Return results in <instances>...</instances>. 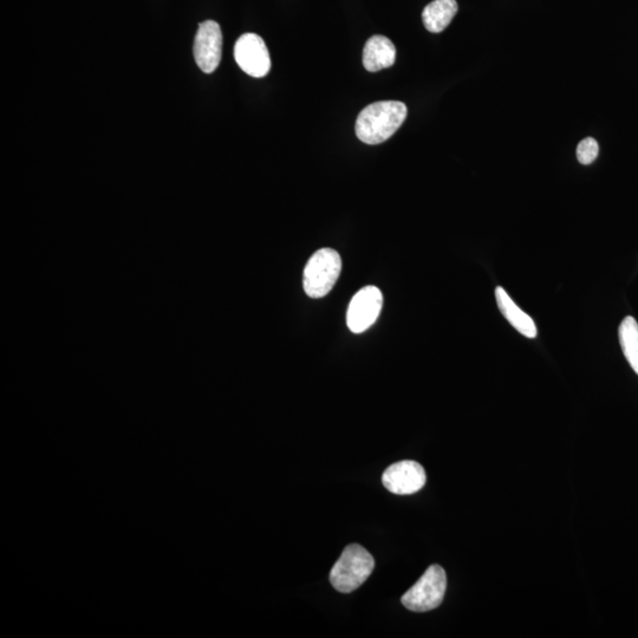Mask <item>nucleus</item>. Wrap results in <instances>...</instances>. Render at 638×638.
<instances>
[{
  "label": "nucleus",
  "instance_id": "1",
  "mask_svg": "<svg viewBox=\"0 0 638 638\" xmlns=\"http://www.w3.org/2000/svg\"><path fill=\"white\" fill-rule=\"evenodd\" d=\"M408 109L399 101H381L364 108L357 117V138L367 145L389 140L406 121Z\"/></svg>",
  "mask_w": 638,
  "mask_h": 638
},
{
  "label": "nucleus",
  "instance_id": "2",
  "mask_svg": "<svg viewBox=\"0 0 638 638\" xmlns=\"http://www.w3.org/2000/svg\"><path fill=\"white\" fill-rule=\"evenodd\" d=\"M374 569V557L363 546L351 544L331 569L330 582L337 591L350 594L366 583Z\"/></svg>",
  "mask_w": 638,
  "mask_h": 638
},
{
  "label": "nucleus",
  "instance_id": "3",
  "mask_svg": "<svg viewBox=\"0 0 638 638\" xmlns=\"http://www.w3.org/2000/svg\"><path fill=\"white\" fill-rule=\"evenodd\" d=\"M342 271V259L332 249H322L312 256L304 270V290L311 298H323L334 288Z\"/></svg>",
  "mask_w": 638,
  "mask_h": 638
},
{
  "label": "nucleus",
  "instance_id": "4",
  "mask_svg": "<svg viewBox=\"0 0 638 638\" xmlns=\"http://www.w3.org/2000/svg\"><path fill=\"white\" fill-rule=\"evenodd\" d=\"M447 589L446 571L440 565L429 566L425 574L415 583L401 602L414 613H427V611L439 608L444 602Z\"/></svg>",
  "mask_w": 638,
  "mask_h": 638
},
{
  "label": "nucleus",
  "instance_id": "5",
  "mask_svg": "<svg viewBox=\"0 0 638 638\" xmlns=\"http://www.w3.org/2000/svg\"><path fill=\"white\" fill-rule=\"evenodd\" d=\"M234 58L245 74L265 77L271 70V58L264 39L256 34H245L234 45Z\"/></svg>",
  "mask_w": 638,
  "mask_h": 638
},
{
  "label": "nucleus",
  "instance_id": "6",
  "mask_svg": "<svg viewBox=\"0 0 638 638\" xmlns=\"http://www.w3.org/2000/svg\"><path fill=\"white\" fill-rule=\"evenodd\" d=\"M383 305L382 292L375 286H367L351 299L347 323L351 332L362 334L379 318Z\"/></svg>",
  "mask_w": 638,
  "mask_h": 638
},
{
  "label": "nucleus",
  "instance_id": "7",
  "mask_svg": "<svg viewBox=\"0 0 638 638\" xmlns=\"http://www.w3.org/2000/svg\"><path fill=\"white\" fill-rule=\"evenodd\" d=\"M223 55V32L214 21H206L199 25L194 41V58L198 67L205 74L217 70Z\"/></svg>",
  "mask_w": 638,
  "mask_h": 638
},
{
  "label": "nucleus",
  "instance_id": "8",
  "mask_svg": "<svg viewBox=\"0 0 638 638\" xmlns=\"http://www.w3.org/2000/svg\"><path fill=\"white\" fill-rule=\"evenodd\" d=\"M426 480L425 468L412 460L396 462L382 475L383 486L399 496L419 492L426 485Z\"/></svg>",
  "mask_w": 638,
  "mask_h": 638
},
{
  "label": "nucleus",
  "instance_id": "9",
  "mask_svg": "<svg viewBox=\"0 0 638 638\" xmlns=\"http://www.w3.org/2000/svg\"><path fill=\"white\" fill-rule=\"evenodd\" d=\"M396 61V48L389 38L373 36L364 45L363 65L369 73L393 67Z\"/></svg>",
  "mask_w": 638,
  "mask_h": 638
},
{
  "label": "nucleus",
  "instance_id": "10",
  "mask_svg": "<svg viewBox=\"0 0 638 638\" xmlns=\"http://www.w3.org/2000/svg\"><path fill=\"white\" fill-rule=\"evenodd\" d=\"M496 301L501 314L520 334L527 338H535L538 335V329L533 319L512 301V298L501 286L496 289Z\"/></svg>",
  "mask_w": 638,
  "mask_h": 638
},
{
  "label": "nucleus",
  "instance_id": "11",
  "mask_svg": "<svg viewBox=\"0 0 638 638\" xmlns=\"http://www.w3.org/2000/svg\"><path fill=\"white\" fill-rule=\"evenodd\" d=\"M459 6L457 0H434L422 12V22L432 34H440L457 15Z\"/></svg>",
  "mask_w": 638,
  "mask_h": 638
},
{
  "label": "nucleus",
  "instance_id": "12",
  "mask_svg": "<svg viewBox=\"0 0 638 638\" xmlns=\"http://www.w3.org/2000/svg\"><path fill=\"white\" fill-rule=\"evenodd\" d=\"M618 338L624 356L638 375V323L634 317L628 316L623 319L618 329Z\"/></svg>",
  "mask_w": 638,
  "mask_h": 638
},
{
  "label": "nucleus",
  "instance_id": "13",
  "mask_svg": "<svg viewBox=\"0 0 638 638\" xmlns=\"http://www.w3.org/2000/svg\"><path fill=\"white\" fill-rule=\"evenodd\" d=\"M600 147L595 139L587 138L579 143L577 148V159L582 165H590L597 159Z\"/></svg>",
  "mask_w": 638,
  "mask_h": 638
}]
</instances>
